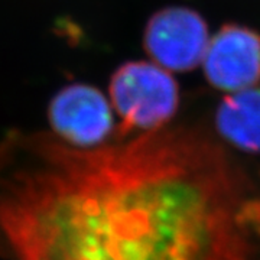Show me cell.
Here are the masks:
<instances>
[{
	"label": "cell",
	"mask_w": 260,
	"mask_h": 260,
	"mask_svg": "<svg viewBox=\"0 0 260 260\" xmlns=\"http://www.w3.org/2000/svg\"><path fill=\"white\" fill-rule=\"evenodd\" d=\"M223 146L178 126L75 148L0 140V259L244 260L260 203Z\"/></svg>",
	"instance_id": "obj_1"
},
{
	"label": "cell",
	"mask_w": 260,
	"mask_h": 260,
	"mask_svg": "<svg viewBox=\"0 0 260 260\" xmlns=\"http://www.w3.org/2000/svg\"><path fill=\"white\" fill-rule=\"evenodd\" d=\"M110 100L120 117L116 138L167 126L179 109V87L169 71L149 61H127L110 78Z\"/></svg>",
	"instance_id": "obj_2"
},
{
	"label": "cell",
	"mask_w": 260,
	"mask_h": 260,
	"mask_svg": "<svg viewBox=\"0 0 260 260\" xmlns=\"http://www.w3.org/2000/svg\"><path fill=\"white\" fill-rule=\"evenodd\" d=\"M208 42L205 19L186 6L155 12L143 32V48L152 61L175 73L192 71L201 64Z\"/></svg>",
	"instance_id": "obj_3"
},
{
	"label": "cell",
	"mask_w": 260,
	"mask_h": 260,
	"mask_svg": "<svg viewBox=\"0 0 260 260\" xmlns=\"http://www.w3.org/2000/svg\"><path fill=\"white\" fill-rule=\"evenodd\" d=\"M51 132L75 148H95L106 143L114 130L112 104L93 85H65L48 106Z\"/></svg>",
	"instance_id": "obj_4"
},
{
	"label": "cell",
	"mask_w": 260,
	"mask_h": 260,
	"mask_svg": "<svg viewBox=\"0 0 260 260\" xmlns=\"http://www.w3.org/2000/svg\"><path fill=\"white\" fill-rule=\"evenodd\" d=\"M204 75L214 88L236 93L260 81V34L254 29L225 23L215 32L205 51Z\"/></svg>",
	"instance_id": "obj_5"
},
{
	"label": "cell",
	"mask_w": 260,
	"mask_h": 260,
	"mask_svg": "<svg viewBox=\"0 0 260 260\" xmlns=\"http://www.w3.org/2000/svg\"><path fill=\"white\" fill-rule=\"evenodd\" d=\"M215 130L234 148L260 153V88L257 85L224 97L215 112Z\"/></svg>",
	"instance_id": "obj_6"
}]
</instances>
